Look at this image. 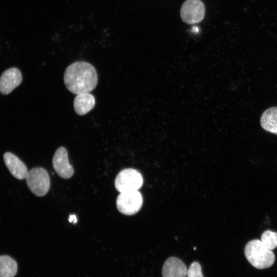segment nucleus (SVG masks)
<instances>
[{
	"label": "nucleus",
	"instance_id": "1a4fd4ad",
	"mask_svg": "<svg viewBox=\"0 0 277 277\" xmlns=\"http://www.w3.org/2000/svg\"><path fill=\"white\" fill-rule=\"evenodd\" d=\"M187 268L180 259L172 256L167 259L162 268L163 277H186Z\"/></svg>",
	"mask_w": 277,
	"mask_h": 277
},
{
	"label": "nucleus",
	"instance_id": "f8f14e48",
	"mask_svg": "<svg viewBox=\"0 0 277 277\" xmlns=\"http://www.w3.org/2000/svg\"><path fill=\"white\" fill-rule=\"evenodd\" d=\"M260 124L265 130L277 135V107H271L264 111Z\"/></svg>",
	"mask_w": 277,
	"mask_h": 277
},
{
	"label": "nucleus",
	"instance_id": "f257e3e1",
	"mask_svg": "<svg viewBox=\"0 0 277 277\" xmlns=\"http://www.w3.org/2000/svg\"><path fill=\"white\" fill-rule=\"evenodd\" d=\"M64 81L67 89L74 94L89 93L96 86L97 74L91 64L77 61L67 67Z\"/></svg>",
	"mask_w": 277,
	"mask_h": 277
},
{
	"label": "nucleus",
	"instance_id": "6e6552de",
	"mask_svg": "<svg viewBox=\"0 0 277 277\" xmlns=\"http://www.w3.org/2000/svg\"><path fill=\"white\" fill-rule=\"evenodd\" d=\"M22 81L20 70L14 67L5 70L0 77V92L7 95L18 86Z\"/></svg>",
	"mask_w": 277,
	"mask_h": 277
},
{
	"label": "nucleus",
	"instance_id": "7ed1b4c3",
	"mask_svg": "<svg viewBox=\"0 0 277 277\" xmlns=\"http://www.w3.org/2000/svg\"><path fill=\"white\" fill-rule=\"evenodd\" d=\"M26 180L28 188L36 196H44L50 189L49 175L43 168L36 167L29 171Z\"/></svg>",
	"mask_w": 277,
	"mask_h": 277
},
{
	"label": "nucleus",
	"instance_id": "4468645a",
	"mask_svg": "<svg viewBox=\"0 0 277 277\" xmlns=\"http://www.w3.org/2000/svg\"><path fill=\"white\" fill-rule=\"evenodd\" d=\"M261 241L268 249L272 250L277 247V232L266 230L262 234Z\"/></svg>",
	"mask_w": 277,
	"mask_h": 277
},
{
	"label": "nucleus",
	"instance_id": "9d476101",
	"mask_svg": "<svg viewBox=\"0 0 277 277\" xmlns=\"http://www.w3.org/2000/svg\"><path fill=\"white\" fill-rule=\"evenodd\" d=\"M4 160L10 173L16 179H26L28 173L27 167L24 163L14 154L7 152L4 154Z\"/></svg>",
	"mask_w": 277,
	"mask_h": 277
},
{
	"label": "nucleus",
	"instance_id": "0eeeda50",
	"mask_svg": "<svg viewBox=\"0 0 277 277\" xmlns=\"http://www.w3.org/2000/svg\"><path fill=\"white\" fill-rule=\"evenodd\" d=\"M52 165L55 172L62 178L69 179L74 174V169L68 161V153L64 147L58 148L53 159Z\"/></svg>",
	"mask_w": 277,
	"mask_h": 277
},
{
	"label": "nucleus",
	"instance_id": "423d86ee",
	"mask_svg": "<svg viewBox=\"0 0 277 277\" xmlns=\"http://www.w3.org/2000/svg\"><path fill=\"white\" fill-rule=\"evenodd\" d=\"M205 14L204 4L201 0H186L180 10L182 19L188 24L201 22L204 19Z\"/></svg>",
	"mask_w": 277,
	"mask_h": 277
},
{
	"label": "nucleus",
	"instance_id": "f03ea898",
	"mask_svg": "<svg viewBox=\"0 0 277 277\" xmlns=\"http://www.w3.org/2000/svg\"><path fill=\"white\" fill-rule=\"evenodd\" d=\"M245 255L249 262L257 269H265L271 266L275 261L273 252L259 240H253L246 245Z\"/></svg>",
	"mask_w": 277,
	"mask_h": 277
},
{
	"label": "nucleus",
	"instance_id": "2eb2a0df",
	"mask_svg": "<svg viewBox=\"0 0 277 277\" xmlns=\"http://www.w3.org/2000/svg\"><path fill=\"white\" fill-rule=\"evenodd\" d=\"M187 277H203L202 268L199 263L193 262L187 270Z\"/></svg>",
	"mask_w": 277,
	"mask_h": 277
},
{
	"label": "nucleus",
	"instance_id": "9b49d317",
	"mask_svg": "<svg viewBox=\"0 0 277 277\" xmlns=\"http://www.w3.org/2000/svg\"><path fill=\"white\" fill-rule=\"evenodd\" d=\"M95 104V98L89 93L76 95L73 101L74 110L80 115H83L91 111Z\"/></svg>",
	"mask_w": 277,
	"mask_h": 277
},
{
	"label": "nucleus",
	"instance_id": "dca6fc26",
	"mask_svg": "<svg viewBox=\"0 0 277 277\" xmlns=\"http://www.w3.org/2000/svg\"><path fill=\"white\" fill-rule=\"evenodd\" d=\"M69 221L70 223H72L73 224H75L77 222V219L76 216L74 214H71L69 216Z\"/></svg>",
	"mask_w": 277,
	"mask_h": 277
},
{
	"label": "nucleus",
	"instance_id": "39448f33",
	"mask_svg": "<svg viewBox=\"0 0 277 277\" xmlns=\"http://www.w3.org/2000/svg\"><path fill=\"white\" fill-rule=\"evenodd\" d=\"M116 207L122 214L131 215L137 213L143 205V197L138 191L120 193L116 201Z\"/></svg>",
	"mask_w": 277,
	"mask_h": 277
},
{
	"label": "nucleus",
	"instance_id": "20e7f679",
	"mask_svg": "<svg viewBox=\"0 0 277 277\" xmlns=\"http://www.w3.org/2000/svg\"><path fill=\"white\" fill-rule=\"evenodd\" d=\"M143 184L142 174L137 170L132 168L121 171L114 182L115 189L120 193L138 190Z\"/></svg>",
	"mask_w": 277,
	"mask_h": 277
},
{
	"label": "nucleus",
	"instance_id": "ddd939ff",
	"mask_svg": "<svg viewBox=\"0 0 277 277\" xmlns=\"http://www.w3.org/2000/svg\"><path fill=\"white\" fill-rule=\"evenodd\" d=\"M17 270L16 261L8 255L0 256V277H14Z\"/></svg>",
	"mask_w": 277,
	"mask_h": 277
}]
</instances>
